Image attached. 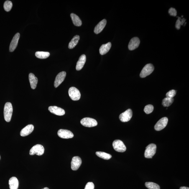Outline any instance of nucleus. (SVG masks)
I'll return each instance as SVG.
<instances>
[{"label":"nucleus","instance_id":"1","mask_svg":"<svg viewBox=\"0 0 189 189\" xmlns=\"http://www.w3.org/2000/svg\"><path fill=\"white\" fill-rule=\"evenodd\" d=\"M13 110L12 104L10 102L6 103L4 107V114L5 120L8 122H10L11 120Z\"/></svg>","mask_w":189,"mask_h":189},{"label":"nucleus","instance_id":"2","mask_svg":"<svg viewBox=\"0 0 189 189\" xmlns=\"http://www.w3.org/2000/svg\"><path fill=\"white\" fill-rule=\"evenodd\" d=\"M157 149V146L154 144H149L146 148L145 152V157L147 158H152L155 155Z\"/></svg>","mask_w":189,"mask_h":189},{"label":"nucleus","instance_id":"3","mask_svg":"<svg viewBox=\"0 0 189 189\" xmlns=\"http://www.w3.org/2000/svg\"><path fill=\"white\" fill-rule=\"evenodd\" d=\"M154 69V67L152 64H147L143 68L140 74V76L142 78H145L153 72Z\"/></svg>","mask_w":189,"mask_h":189},{"label":"nucleus","instance_id":"4","mask_svg":"<svg viewBox=\"0 0 189 189\" xmlns=\"http://www.w3.org/2000/svg\"><path fill=\"white\" fill-rule=\"evenodd\" d=\"M81 123L82 125L85 127L91 128L94 127L98 125V123L96 120L89 117L83 118L81 121Z\"/></svg>","mask_w":189,"mask_h":189},{"label":"nucleus","instance_id":"5","mask_svg":"<svg viewBox=\"0 0 189 189\" xmlns=\"http://www.w3.org/2000/svg\"><path fill=\"white\" fill-rule=\"evenodd\" d=\"M44 151L45 149L43 146L40 144L36 145L30 149L29 154L34 155L35 154L39 156H42L44 154Z\"/></svg>","mask_w":189,"mask_h":189},{"label":"nucleus","instance_id":"6","mask_svg":"<svg viewBox=\"0 0 189 189\" xmlns=\"http://www.w3.org/2000/svg\"><path fill=\"white\" fill-rule=\"evenodd\" d=\"M113 149L117 152H123L126 151V148L124 143L120 140H116L113 143Z\"/></svg>","mask_w":189,"mask_h":189},{"label":"nucleus","instance_id":"7","mask_svg":"<svg viewBox=\"0 0 189 189\" xmlns=\"http://www.w3.org/2000/svg\"><path fill=\"white\" fill-rule=\"evenodd\" d=\"M68 93L69 96L73 101H78L81 96L79 90L75 87H72L69 89Z\"/></svg>","mask_w":189,"mask_h":189},{"label":"nucleus","instance_id":"8","mask_svg":"<svg viewBox=\"0 0 189 189\" xmlns=\"http://www.w3.org/2000/svg\"><path fill=\"white\" fill-rule=\"evenodd\" d=\"M132 116V110L131 109H128L120 115L119 118L122 122H126L130 120Z\"/></svg>","mask_w":189,"mask_h":189},{"label":"nucleus","instance_id":"9","mask_svg":"<svg viewBox=\"0 0 189 189\" xmlns=\"http://www.w3.org/2000/svg\"><path fill=\"white\" fill-rule=\"evenodd\" d=\"M168 122V119L167 117L162 118L156 123L154 126V129L158 131L162 130L166 126Z\"/></svg>","mask_w":189,"mask_h":189},{"label":"nucleus","instance_id":"10","mask_svg":"<svg viewBox=\"0 0 189 189\" xmlns=\"http://www.w3.org/2000/svg\"><path fill=\"white\" fill-rule=\"evenodd\" d=\"M59 137L63 139H70L74 137V134L71 131L65 129H60L57 132Z\"/></svg>","mask_w":189,"mask_h":189},{"label":"nucleus","instance_id":"11","mask_svg":"<svg viewBox=\"0 0 189 189\" xmlns=\"http://www.w3.org/2000/svg\"><path fill=\"white\" fill-rule=\"evenodd\" d=\"M82 164L81 158L78 156L73 157L71 162V169L73 171H76L79 168Z\"/></svg>","mask_w":189,"mask_h":189},{"label":"nucleus","instance_id":"12","mask_svg":"<svg viewBox=\"0 0 189 189\" xmlns=\"http://www.w3.org/2000/svg\"><path fill=\"white\" fill-rule=\"evenodd\" d=\"M66 75V72L64 71L60 72L57 75L54 83V86L55 88L57 87L64 81Z\"/></svg>","mask_w":189,"mask_h":189},{"label":"nucleus","instance_id":"13","mask_svg":"<svg viewBox=\"0 0 189 189\" xmlns=\"http://www.w3.org/2000/svg\"><path fill=\"white\" fill-rule=\"evenodd\" d=\"M20 37V34L19 33H18L14 35V38H13L10 45L9 50L10 52H14L17 48Z\"/></svg>","mask_w":189,"mask_h":189},{"label":"nucleus","instance_id":"14","mask_svg":"<svg viewBox=\"0 0 189 189\" xmlns=\"http://www.w3.org/2000/svg\"><path fill=\"white\" fill-rule=\"evenodd\" d=\"M48 110L50 113L58 116H63L65 113V110L57 106H50L48 108Z\"/></svg>","mask_w":189,"mask_h":189},{"label":"nucleus","instance_id":"15","mask_svg":"<svg viewBox=\"0 0 189 189\" xmlns=\"http://www.w3.org/2000/svg\"><path fill=\"white\" fill-rule=\"evenodd\" d=\"M140 44L139 38L138 37H134L132 38L130 42L128 45V48L130 50H134L139 47V44Z\"/></svg>","mask_w":189,"mask_h":189},{"label":"nucleus","instance_id":"16","mask_svg":"<svg viewBox=\"0 0 189 189\" xmlns=\"http://www.w3.org/2000/svg\"><path fill=\"white\" fill-rule=\"evenodd\" d=\"M34 129V126L32 124H29L25 126L23 129H22L20 131V135L22 137H25V136L29 135L30 134Z\"/></svg>","mask_w":189,"mask_h":189},{"label":"nucleus","instance_id":"17","mask_svg":"<svg viewBox=\"0 0 189 189\" xmlns=\"http://www.w3.org/2000/svg\"><path fill=\"white\" fill-rule=\"evenodd\" d=\"M106 24V19H104L100 22L95 26L94 29V32L95 33L98 34L101 33L104 29Z\"/></svg>","mask_w":189,"mask_h":189},{"label":"nucleus","instance_id":"18","mask_svg":"<svg viewBox=\"0 0 189 189\" xmlns=\"http://www.w3.org/2000/svg\"><path fill=\"white\" fill-rule=\"evenodd\" d=\"M86 60V57L85 55L81 56L77 62L76 69L77 70H80L83 68Z\"/></svg>","mask_w":189,"mask_h":189},{"label":"nucleus","instance_id":"19","mask_svg":"<svg viewBox=\"0 0 189 189\" xmlns=\"http://www.w3.org/2000/svg\"><path fill=\"white\" fill-rule=\"evenodd\" d=\"M29 80L31 88L34 89L37 87L38 83V79L33 74L30 73L29 74Z\"/></svg>","mask_w":189,"mask_h":189},{"label":"nucleus","instance_id":"20","mask_svg":"<svg viewBox=\"0 0 189 189\" xmlns=\"http://www.w3.org/2000/svg\"><path fill=\"white\" fill-rule=\"evenodd\" d=\"M111 47V42H109L106 44H103L100 47L99 51L100 55H104L109 51Z\"/></svg>","mask_w":189,"mask_h":189},{"label":"nucleus","instance_id":"21","mask_svg":"<svg viewBox=\"0 0 189 189\" xmlns=\"http://www.w3.org/2000/svg\"><path fill=\"white\" fill-rule=\"evenodd\" d=\"M9 185L10 189H18L19 187V181L17 177H11L9 180Z\"/></svg>","mask_w":189,"mask_h":189},{"label":"nucleus","instance_id":"22","mask_svg":"<svg viewBox=\"0 0 189 189\" xmlns=\"http://www.w3.org/2000/svg\"><path fill=\"white\" fill-rule=\"evenodd\" d=\"M70 17L73 24L76 26H81L82 24V22L81 20L80 19L78 16L76 14L72 13L70 14Z\"/></svg>","mask_w":189,"mask_h":189},{"label":"nucleus","instance_id":"23","mask_svg":"<svg viewBox=\"0 0 189 189\" xmlns=\"http://www.w3.org/2000/svg\"><path fill=\"white\" fill-rule=\"evenodd\" d=\"M80 39V36L76 35L74 36L72 39V40L69 43L68 45L69 48L72 49L74 48L78 44L79 40Z\"/></svg>","mask_w":189,"mask_h":189},{"label":"nucleus","instance_id":"24","mask_svg":"<svg viewBox=\"0 0 189 189\" xmlns=\"http://www.w3.org/2000/svg\"><path fill=\"white\" fill-rule=\"evenodd\" d=\"M35 55L38 58L45 59L50 56V53L48 52L38 51L35 53Z\"/></svg>","mask_w":189,"mask_h":189},{"label":"nucleus","instance_id":"25","mask_svg":"<svg viewBox=\"0 0 189 189\" xmlns=\"http://www.w3.org/2000/svg\"><path fill=\"white\" fill-rule=\"evenodd\" d=\"M96 154L100 158L105 159V160H109L112 157V156L111 154L104 152H96Z\"/></svg>","mask_w":189,"mask_h":189},{"label":"nucleus","instance_id":"26","mask_svg":"<svg viewBox=\"0 0 189 189\" xmlns=\"http://www.w3.org/2000/svg\"><path fill=\"white\" fill-rule=\"evenodd\" d=\"M173 101V98H166L162 100V104L164 106L168 107L172 104Z\"/></svg>","mask_w":189,"mask_h":189},{"label":"nucleus","instance_id":"27","mask_svg":"<svg viewBox=\"0 0 189 189\" xmlns=\"http://www.w3.org/2000/svg\"><path fill=\"white\" fill-rule=\"evenodd\" d=\"M145 185L146 187L149 189H160L159 186L154 182H146Z\"/></svg>","mask_w":189,"mask_h":189},{"label":"nucleus","instance_id":"28","mask_svg":"<svg viewBox=\"0 0 189 189\" xmlns=\"http://www.w3.org/2000/svg\"><path fill=\"white\" fill-rule=\"evenodd\" d=\"M12 3L11 1H5L4 4L5 10L7 12H9L12 9Z\"/></svg>","mask_w":189,"mask_h":189},{"label":"nucleus","instance_id":"29","mask_svg":"<svg viewBox=\"0 0 189 189\" xmlns=\"http://www.w3.org/2000/svg\"><path fill=\"white\" fill-rule=\"evenodd\" d=\"M154 109V107L152 105H148L144 108V111L147 114H149L152 113Z\"/></svg>","mask_w":189,"mask_h":189},{"label":"nucleus","instance_id":"30","mask_svg":"<svg viewBox=\"0 0 189 189\" xmlns=\"http://www.w3.org/2000/svg\"><path fill=\"white\" fill-rule=\"evenodd\" d=\"M176 91L175 90H171L166 93V98H173L176 94Z\"/></svg>","mask_w":189,"mask_h":189},{"label":"nucleus","instance_id":"31","mask_svg":"<svg viewBox=\"0 0 189 189\" xmlns=\"http://www.w3.org/2000/svg\"><path fill=\"white\" fill-rule=\"evenodd\" d=\"M169 14L171 16L175 17L177 15V11L175 8H171L169 11Z\"/></svg>","mask_w":189,"mask_h":189},{"label":"nucleus","instance_id":"32","mask_svg":"<svg viewBox=\"0 0 189 189\" xmlns=\"http://www.w3.org/2000/svg\"><path fill=\"white\" fill-rule=\"evenodd\" d=\"M95 186L92 182H88L87 184L85 189H94Z\"/></svg>","mask_w":189,"mask_h":189},{"label":"nucleus","instance_id":"33","mask_svg":"<svg viewBox=\"0 0 189 189\" xmlns=\"http://www.w3.org/2000/svg\"><path fill=\"white\" fill-rule=\"evenodd\" d=\"M181 18L179 17L177 19L175 24L176 28L177 29H180L181 26Z\"/></svg>","mask_w":189,"mask_h":189},{"label":"nucleus","instance_id":"34","mask_svg":"<svg viewBox=\"0 0 189 189\" xmlns=\"http://www.w3.org/2000/svg\"><path fill=\"white\" fill-rule=\"evenodd\" d=\"M186 20L185 18H182V19H181V25H183L184 24Z\"/></svg>","mask_w":189,"mask_h":189},{"label":"nucleus","instance_id":"35","mask_svg":"<svg viewBox=\"0 0 189 189\" xmlns=\"http://www.w3.org/2000/svg\"><path fill=\"white\" fill-rule=\"evenodd\" d=\"M180 189H189V187H180Z\"/></svg>","mask_w":189,"mask_h":189},{"label":"nucleus","instance_id":"36","mask_svg":"<svg viewBox=\"0 0 189 189\" xmlns=\"http://www.w3.org/2000/svg\"><path fill=\"white\" fill-rule=\"evenodd\" d=\"M42 189H49V188H48V187H45V188H44Z\"/></svg>","mask_w":189,"mask_h":189},{"label":"nucleus","instance_id":"37","mask_svg":"<svg viewBox=\"0 0 189 189\" xmlns=\"http://www.w3.org/2000/svg\"><path fill=\"white\" fill-rule=\"evenodd\" d=\"M1 156H0V159H1Z\"/></svg>","mask_w":189,"mask_h":189}]
</instances>
